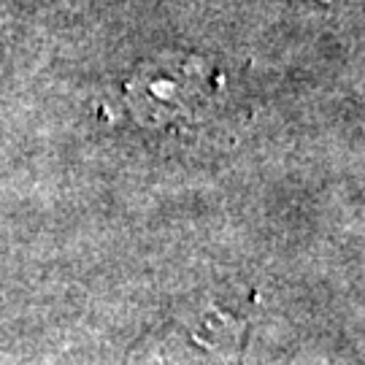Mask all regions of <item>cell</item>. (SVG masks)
<instances>
[{
	"label": "cell",
	"mask_w": 365,
	"mask_h": 365,
	"mask_svg": "<svg viewBox=\"0 0 365 365\" xmlns=\"http://www.w3.org/2000/svg\"><path fill=\"white\" fill-rule=\"evenodd\" d=\"M209 98L206 73L195 60H163L141 68L128 87V103L144 122L195 117Z\"/></svg>",
	"instance_id": "obj_1"
}]
</instances>
